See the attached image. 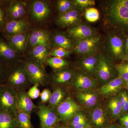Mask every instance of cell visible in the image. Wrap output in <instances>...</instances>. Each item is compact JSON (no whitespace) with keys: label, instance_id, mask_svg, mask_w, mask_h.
I'll use <instances>...</instances> for the list:
<instances>
[{"label":"cell","instance_id":"obj_1","mask_svg":"<svg viewBox=\"0 0 128 128\" xmlns=\"http://www.w3.org/2000/svg\"><path fill=\"white\" fill-rule=\"evenodd\" d=\"M27 18L32 27L48 28L53 16L52 6L46 0H27Z\"/></svg>","mask_w":128,"mask_h":128},{"label":"cell","instance_id":"obj_2","mask_svg":"<svg viewBox=\"0 0 128 128\" xmlns=\"http://www.w3.org/2000/svg\"><path fill=\"white\" fill-rule=\"evenodd\" d=\"M2 85L11 88L16 91L26 90L32 85L25 69L23 59L5 68L4 78Z\"/></svg>","mask_w":128,"mask_h":128},{"label":"cell","instance_id":"obj_3","mask_svg":"<svg viewBox=\"0 0 128 128\" xmlns=\"http://www.w3.org/2000/svg\"><path fill=\"white\" fill-rule=\"evenodd\" d=\"M106 13L110 24L128 29V8L121 4L118 0L108 2Z\"/></svg>","mask_w":128,"mask_h":128},{"label":"cell","instance_id":"obj_4","mask_svg":"<svg viewBox=\"0 0 128 128\" xmlns=\"http://www.w3.org/2000/svg\"><path fill=\"white\" fill-rule=\"evenodd\" d=\"M52 33L48 28H32L28 34V50L38 46H45L52 49Z\"/></svg>","mask_w":128,"mask_h":128},{"label":"cell","instance_id":"obj_5","mask_svg":"<svg viewBox=\"0 0 128 128\" xmlns=\"http://www.w3.org/2000/svg\"><path fill=\"white\" fill-rule=\"evenodd\" d=\"M0 110L9 112L16 117V91L4 85L0 86Z\"/></svg>","mask_w":128,"mask_h":128},{"label":"cell","instance_id":"obj_6","mask_svg":"<svg viewBox=\"0 0 128 128\" xmlns=\"http://www.w3.org/2000/svg\"><path fill=\"white\" fill-rule=\"evenodd\" d=\"M36 109V114L40 120V128L54 127L60 121L55 108L40 102L37 106Z\"/></svg>","mask_w":128,"mask_h":128},{"label":"cell","instance_id":"obj_7","mask_svg":"<svg viewBox=\"0 0 128 128\" xmlns=\"http://www.w3.org/2000/svg\"><path fill=\"white\" fill-rule=\"evenodd\" d=\"M24 60L25 69L32 84L39 86L48 85V74L45 68L31 61Z\"/></svg>","mask_w":128,"mask_h":128},{"label":"cell","instance_id":"obj_8","mask_svg":"<svg viewBox=\"0 0 128 128\" xmlns=\"http://www.w3.org/2000/svg\"><path fill=\"white\" fill-rule=\"evenodd\" d=\"M21 58L2 35L0 36V64L5 68Z\"/></svg>","mask_w":128,"mask_h":128},{"label":"cell","instance_id":"obj_9","mask_svg":"<svg viewBox=\"0 0 128 128\" xmlns=\"http://www.w3.org/2000/svg\"><path fill=\"white\" fill-rule=\"evenodd\" d=\"M6 16L7 22L27 18V0H12L6 8Z\"/></svg>","mask_w":128,"mask_h":128},{"label":"cell","instance_id":"obj_10","mask_svg":"<svg viewBox=\"0 0 128 128\" xmlns=\"http://www.w3.org/2000/svg\"><path fill=\"white\" fill-rule=\"evenodd\" d=\"M75 72L68 67L53 71L48 75V85L55 87L71 83Z\"/></svg>","mask_w":128,"mask_h":128},{"label":"cell","instance_id":"obj_11","mask_svg":"<svg viewBox=\"0 0 128 128\" xmlns=\"http://www.w3.org/2000/svg\"><path fill=\"white\" fill-rule=\"evenodd\" d=\"M100 37L95 34L75 42L74 50L76 54L82 56L96 52V50L100 41Z\"/></svg>","mask_w":128,"mask_h":128},{"label":"cell","instance_id":"obj_12","mask_svg":"<svg viewBox=\"0 0 128 128\" xmlns=\"http://www.w3.org/2000/svg\"><path fill=\"white\" fill-rule=\"evenodd\" d=\"M51 49L44 46H38L28 50L23 59L34 62L45 68L47 61L50 57Z\"/></svg>","mask_w":128,"mask_h":128},{"label":"cell","instance_id":"obj_13","mask_svg":"<svg viewBox=\"0 0 128 128\" xmlns=\"http://www.w3.org/2000/svg\"><path fill=\"white\" fill-rule=\"evenodd\" d=\"M60 120H71L80 110V107L71 97L66 98L56 108Z\"/></svg>","mask_w":128,"mask_h":128},{"label":"cell","instance_id":"obj_14","mask_svg":"<svg viewBox=\"0 0 128 128\" xmlns=\"http://www.w3.org/2000/svg\"><path fill=\"white\" fill-rule=\"evenodd\" d=\"M27 18L7 22L2 32V35L14 36L28 33L32 28Z\"/></svg>","mask_w":128,"mask_h":128},{"label":"cell","instance_id":"obj_15","mask_svg":"<svg viewBox=\"0 0 128 128\" xmlns=\"http://www.w3.org/2000/svg\"><path fill=\"white\" fill-rule=\"evenodd\" d=\"M28 33L14 36L2 35L11 45L21 58L23 59L28 51Z\"/></svg>","mask_w":128,"mask_h":128},{"label":"cell","instance_id":"obj_16","mask_svg":"<svg viewBox=\"0 0 128 128\" xmlns=\"http://www.w3.org/2000/svg\"><path fill=\"white\" fill-rule=\"evenodd\" d=\"M80 12L76 8L65 13L58 14L55 20L56 24L62 28L71 27L80 23Z\"/></svg>","mask_w":128,"mask_h":128},{"label":"cell","instance_id":"obj_17","mask_svg":"<svg viewBox=\"0 0 128 128\" xmlns=\"http://www.w3.org/2000/svg\"><path fill=\"white\" fill-rule=\"evenodd\" d=\"M51 44L52 48L60 47L73 51L75 42L70 37L66 32L58 31L52 32Z\"/></svg>","mask_w":128,"mask_h":128},{"label":"cell","instance_id":"obj_18","mask_svg":"<svg viewBox=\"0 0 128 128\" xmlns=\"http://www.w3.org/2000/svg\"><path fill=\"white\" fill-rule=\"evenodd\" d=\"M66 32L75 42L96 34L95 30L92 28L89 25L82 23H80L68 28Z\"/></svg>","mask_w":128,"mask_h":128},{"label":"cell","instance_id":"obj_19","mask_svg":"<svg viewBox=\"0 0 128 128\" xmlns=\"http://www.w3.org/2000/svg\"><path fill=\"white\" fill-rule=\"evenodd\" d=\"M17 110L25 112L31 115L37 108L36 106L28 96L26 90L16 91Z\"/></svg>","mask_w":128,"mask_h":128},{"label":"cell","instance_id":"obj_20","mask_svg":"<svg viewBox=\"0 0 128 128\" xmlns=\"http://www.w3.org/2000/svg\"><path fill=\"white\" fill-rule=\"evenodd\" d=\"M112 68L108 57L100 55L95 73L102 81L107 82L112 78Z\"/></svg>","mask_w":128,"mask_h":128},{"label":"cell","instance_id":"obj_21","mask_svg":"<svg viewBox=\"0 0 128 128\" xmlns=\"http://www.w3.org/2000/svg\"><path fill=\"white\" fill-rule=\"evenodd\" d=\"M100 54L97 52L84 56L79 63L81 68L88 74L95 73Z\"/></svg>","mask_w":128,"mask_h":128},{"label":"cell","instance_id":"obj_22","mask_svg":"<svg viewBox=\"0 0 128 128\" xmlns=\"http://www.w3.org/2000/svg\"><path fill=\"white\" fill-rule=\"evenodd\" d=\"M71 84L76 89L87 90L93 87L95 82L92 78L86 74L75 72Z\"/></svg>","mask_w":128,"mask_h":128},{"label":"cell","instance_id":"obj_23","mask_svg":"<svg viewBox=\"0 0 128 128\" xmlns=\"http://www.w3.org/2000/svg\"><path fill=\"white\" fill-rule=\"evenodd\" d=\"M108 48L110 54L115 58H121L123 54V42L120 37L112 35L108 38Z\"/></svg>","mask_w":128,"mask_h":128},{"label":"cell","instance_id":"obj_24","mask_svg":"<svg viewBox=\"0 0 128 128\" xmlns=\"http://www.w3.org/2000/svg\"><path fill=\"white\" fill-rule=\"evenodd\" d=\"M66 92L62 88L59 86L54 87L48 106L53 108H56L66 98Z\"/></svg>","mask_w":128,"mask_h":128},{"label":"cell","instance_id":"obj_25","mask_svg":"<svg viewBox=\"0 0 128 128\" xmlns=\"http://www.w3.org/2000/svg\"><path fill=\"white\" fill-rule=\"evenodd\" d=\"M123 81V80L119 76L111 80L101 87L100 93L102 95H108L116 92L122 84Z\"/></svg>","mask_w":128,"mask_h":128},{"label":"cell","instance_id":"obj_26","mask_svg":"<svg viewBox=\"0 0 128 128\" xmlns=\"http://www.w3.org/2000/svg\"><path fill=\"white\" fill-rule=\"evenodd\" d=\"M0 128H18L16 116L9 112L0 110Z\"/></svg>","mask_w":128,"mask_h":128},{"label":"cell","instance_id":"obj_27","mask_svg":"<svg viewBox=\"0 0 128 128\" xmlns=\"http://www.w3.org/2000/svg\"><path fill=\"white\" fill-rule=\"evenodd\" d=\"M16 118L18 128H33L31 115L25 112L17 110Z\"/></svg>","mask_w":128,"mask_h":128},{"label":"cell","instance_id":"obj_28","mask_svg":"<svg viewBox=\"0 0 128 128\" xmlns=\"http://www.w3.org/2000/svg\"><path fill=\"white\" fill-rule=\"evenodd\" d=\"M70 62L63 58L50 56L47 61V66H48L53 70H57L67 68L70 65Z\"/></svg>","mask_w":128,"mask_h":128},{"label":"cell","instance_id":"obj_29","mask_svg":"<svg viewBox=\"0 0 128 128\" xmlns=\"http://www.w3.org/2000/svg\"><path fill=\"white\" fill-rule=\"evenodd\" d=\"M76 96L82 104L88 107L93 106L96 102V96L92 93L79 92Z\"/></svg>","mask_w":128,"mask_h":128},{"label":"cell","instance_id":"obj_30","mask_svg":"<svg viewBox=\"0 0 128 128\" xmlns=\"http://www.w3.org/2000/svg\"><path fill=\"white\" fill-rule=\"evenodd\" d=\"M58 14H63L74 8L73 1L70 0H58L56 4Z\"/></svg>","mask_w":128,"mask_h":128},{"label":"cell","instance_id":"obj_31","mask_svg":"<svg viewBox=\"0 0 128 128\" xmlns=\"http://www.w3.org/2000/svg\"><path fill=\"white\" fill-rule=\"evenodd\" d=\"M92 119L96 126H102L105 122V114L103 110L100 108H96L92 114Z\"/></svg>","mask_w":128,"mask_h":128},{"label":"cell","instance_id":"obj_32","mask_svg":"<svg viewBox=\"0 0 128 128\" xmlns=\"http://www.w3.org/2000/svg\"><path fill=\"white\" fill-rule=\"evenodd\" d=\"M73 51H70L60 47H54L51 49L50 52V56L51 57L64 58L70 55Z\"/></svg>","mask_w":128,"mask_h":128},{"label":"cell","instance_id":"obj_33","mask_svg":"<svg viewBox=\"0 0 128 128\" xmlns=\"http://www.w3.org/2000/svg\"><path fill=\"white\" fill-rule=\"evenodd\" d=\"M108 108L114 115H118L122 110V105L120 99L114 98L110 100L108 103Z\"/></svg>","mask_w":128,"mask_h":128},{"label":"cell","instance_id":"obj_34","mask_svg":"<svg viewBox=\"0 0 128 128\" xmlns=\"http://www.w3.org/2000/svg\"><path fill=\"white\" fill-rule=\"evenodd\" d=\"M85 16L86 20L89 22H94L99 19L100 14L98 10L95 8H89L86 9Z\"/></svg>","mask_w":128,"mask_h":128},{"label":"cell","instance_id":"obj_35","mask_svg":"<svg viewBox=\"0 0 128 128\" xmlns=\"http://www.w3.org/2000/svg\"><path fill=\"white\" fill-rule=\"evenodd\" d=\"M119 77L125 81H128V66L127 64H120L115 66Z\"/></svg>","mask_w":128,"mask_h":128},{"label":"cell","instance_id":"obj_36","mask_svg":"<svg viewBox=\"0 0 128 128\" xmlns=\"http://www.w3.org/2000/svg\"><path fill=\"white\" fill-rule=\"evenodd\" d=\"M73 1L75 8L76 7L85 8L94 6L95 2L93 0H74Z\"/></svg>","mask_w":128,"mask_h":128},{"label":"cell","instance_id":"obj_37","mask_svg":"<svg viewBox=\"0 0 128 128\" xmlns=\"http://www.w3.org/2000/svg\"><path fill=\"white\" fill-rule=\"evenodd\" d=\"M7 8L0 6V33H1L7 23L6 9Z\"/></svg>","mask_w":128,"mask_h":128},{"label":"cell","instance_id":"obj_38","mask_svg":"<svg viewBox=\"0 0 128 128\" xmlns=\"http://www.w3.org/2000/svg\"><path fill=\"white\" fill-rule=\"evenodd\" d=\"M38 85H34L27 92L28 96L31 99H36L40 96L41 92L38 88Z\"/></svg>","mask_w":128,"mask_h":128},{"label":"cell","instance_id":"obj_39","mask_svg":"<svg viewBox=\"0 0 128 128\" xmlns=\"http://www.w3.org/2000/svg\"><path fill=\"white\" fill-rule=\"evenodd\" d=\"M52 92L48 89H44L41 92L40 96L41 103L45 104L48 103L51 96Z\"/></svg>","mask_w":128,"mask_h":128},{"label":"cell","instance_id":"obj_40","mask_svg":"<svg viewBox=\"0 0 128 128\" xmlns=\"http://www.w3.org/2000/svg\"><path fill=\"white\" fill-rule=\"evenodd\" d=\"M71 120V126L73 128L83 121H86L84 115L80 113L76 114Z\"/></svg>","mask_w":128,"mask_h":128},{"label":"cell","instance_id":"obj_41","mask_svg":"<svg viewBox=\"0 0 128 128\" xmlns=\"http://www.w3.org/2000/svg\"><path fill=\"white\" fill-rule=\"evenodd\" d=\"M5 68L0 64V86L2 85L4 78Z\"/></svg>","mask_w":128,"mask_h":128},{"label":"cell","instance_id":"obj_42","mask_svg":"<svg viewBox=\"0 0 128 128\" xmlns=\"http://www.w3.org/2000/svg\"><path fill=\"white\" fill-rule=\"evenodd\" d=\"M121 122L126 128H128V114L122 117L121 119Z\"/></svg>","mask_w":128,"mask_h":128},{"label":"cell","instance_id":"obj_43","mask_svg":"<svg viewBox=\"0 0 128 128\" xmlns=\"http://www.w3.org/2000/svg\"><path fill=\"white\" fill-rule=\"evenodd\" d=\"M12 0H0V6L7 8Z\"/></svg>","mask_w":128,"mask_h":128},{"label":"cell","instance_id":"obj_44","mask_svg":"<svg viewBox=\"0 0 128 128\" xmlns=\"http://www.w3.org/2000/svg\"><path fill=\"white\" fill-rule=\"evenodd\" d=\"M86 121H83L82 122L76 126L73 127V128H84L86 124Z\"/></svg>","mask_w":128,"mask_h":128},{"label":"cell","instance_id":"obj_45","mask_svg":"<svg viewBox=\"0 0 128 128\" xmlns=\"http://www.w3.org/2000/svg\"><path fill=\"white\" fill-rule=\"evenodd\" d=\"M122 5L128 8V0H118Z\"/></svg>","mask_w":128,"mask_h":128},{"label":"cell","instance_id":"obj_46","mask_svg":"<svg viewBox=\"0 0 128 128\" xmlns=\"http://www.w3.org/2000/svg\"><path fill=\"white\" fill-rule=\"evenodd\" d=\"M126 45H125V50L127 54H128V37L126 40Z\"/></svg>","mask_w":128,"mask_h":128},{"label":"cell","instance_id":"obj_47","mask_svg":"<svg viewBox=\"0 0 128 128\" xmlns=\"http://www.w3.org/2000/svg\"><path fill=\"white\" fill-rule=\"evenodd\" d=\"M120 58L128 61V54H124Z\"/></svg>","mask_w":128,"mask_h":128},{"label":"cell","instance_id":"obj_48","mask_svg":"<svg viewBox=\"0 0 128 128\" xmlns=\"http://www.w3.org/2000/svg\"><path fill=\"white\" fill-rule=\"evenodd\" d=\"M107 128H115L113 127H112V126H110V127H108Z\"/></svg>","mask_w":128,"mask_h":128},{"label":"cell","instance_id":"obj_49","mask_svg":"<svg viewBox=\"0 0 128 128\" xmlns=\"http://www.w3.org/2000/svg\"><path fill=\"white\" fill-rule=\"evenodd\" d=\"M55 128V127H54H54H52V128Z\"/></svg>","mask_w":128,"mask_h":128},{"label":"cell","instance_id":"obj_50","mask_svg":"<svg viewBox=\"0 0 128 128\" xmlns=\"http://www.w3.org/2000/svg\"><path fill=\"white\" fill-rule=\"evenodd\" d=\"M89 128V127H87V128Z\"/></svg>","mask_w":128,"mask_h":128},{"label":"cell","instance_id":"obj_51","mask_svg":"<svg viewBox=\"0 0 128 128\" xmlns=\"http://www.w3.org/2000/svg\"><path fill=\"white\" fill-rule=\"evenodd\" d=\"M58 128H60V127H59Z\"/></svg>","mask_w":128,"mask_h":128},{"label":"cell","instance_id":"obj_52","mask_svg":"<svg viewBox=\"0 0 128 128\" xmlns=\"http://www.w3.org/2000/svg\"></svg>","mask_w":128,"mask_h":128}]
</instances>
